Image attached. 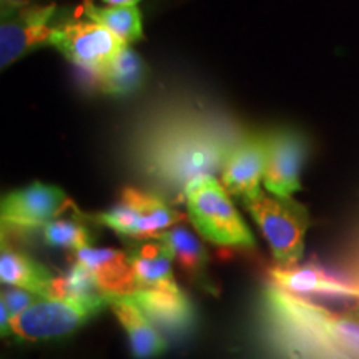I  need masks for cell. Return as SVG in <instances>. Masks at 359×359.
I'll use <instances>...</instances> for the list:
<instances>
[{"mask_svg":"<svg viewBox=\"0 0 359 359\" xmlns=\"http://www.w3.org/2000/svg\"><path fill=\"white\" fill-rule=\"evenodd\" d=\"M241 135L205 115L173 114L156 120L138 140L137 163L161 195L185 198V190L201 177L222 175Z\"/></svg>","mask_w":359,"mask_h":359,"instance_id":"1","label":"cell"},{"mask_svg":"<svg viewBox=\"0 0 359 359\" xmlns=\"http://www.w3.org/2000/svg\"><path fill=\"white\" fill-rule=\"evenodd\" d=\"M259 330L273 359H359V318L336 313L276 283L259 299Z\"/></svg>","mask_w":359,"mask_h":359,"instance_id":"2","label":"cell"},{"mask_svg":"<svg viewBox=\"0 0 359 359\" xmlns=\"http://www.w3.org/2000/svg\"><path fill=\"white\" fill-rule=\"evenodd\" d=\"M191 223L210 243L226 248H255L253 233L233 205L230 193L215 177H201L185 190Z\"/></svg>","mask_w":359,"mask_h":359,"instance_id":"3","label":"cell"},{"mask_svg":"<svg viewBox=\"0 0 359 359\" xmlns=\"http://www.w3.org/2000/svg\"><path fill=\"white\" fill-rule=\"evenodd\" d=\"M243 206L266 240L276 266H296L304 253V236L309 228L306 206L291 196H278L259 190Z\"/></svg>","mask_w":359,"mask_h":359,"instance_id":"4","label":"cell"},{"mask_svg":"<svg viewBox=\"0 0 359 359\" xmlns=\"http://www.w3.org/2000/svg\"><path fill=\"white\" fill-rule=\"evenodd\" d=\"M109 304L110 299L39 298L11 318L2 336H13L27 343L65 338L87 325Z\"/></svg>","mask_w":359,"mask_h":359,"instance_id":"5","label":"cell"},{"mask_svg":"<svg viewBox=\"0 0 359 359\" xmlns=\"http://www.w3.org/2000/svg\"><path fill=\"white\" fill-rule=\"evenodd\" d=\"M93 219L128 240H143L156 238L182 223L185 217L170 206L167 196L158 191L125 188L120 200Z\"/></svg>","mask_w":359,"mask_h":359,"instance_id":"6","label":"cell"},{"mask_svg":"<svg viewBox=\"0 0 359 359\" xmlns=\"http://www.w3.org/2000/svg\"><path fill=\"white\" fill-rule=\"evenodd\" d=\"M69 210L77 208L62 188L35 182L4 195L0 205L2 235L43 228Z\"/></svg>","mask_w":359,"mask_h":359,"instance_id":"7","label":"cell"},{"mask_svg":"<svg viewBox=\"0 0 359 359\" xmlns=\"http://www.w3.org/2000/svg\"><path fill=\"white\" fill-rule=\"evenodd\" d=\"M50 43L72 64L95 75L127 45L97 22H77L55 29Z\"/></svg>","mask_w":359,"mask_h":359,"instance_id":"8","label":"cell"},{"mask_svg":"<svg viewBox=\"0 0 359 359\" xmlns=\"http://www.w3.org/2000/svg\"><path fill=\"white\" fill-rule=\"evenodd\" d=\"M308 155V142L302 133L280 128L266 135V170L263 183L266 191L291 196L299 190L302 170Z\"/></svg>","mask_w":359,"mask_h":359,"instance_id":"9","label":"cell"},{"mask_svg":"<svg viewBox=\"0 0 359 359\" xmlns=\"http://www.w3.org/2000/svg\"><path fill=\"white\" fill-rule=\"evenodd\" d=\"M266 170V135L243 137L228 156L222 172V183L228 193L241 201L262 190Z\"/></svg>","mask_w":359,"mask_h":359,"instance_id":"10","label":"cell"},{"mask_svg":"<svg viewBox=\"0 0 359 359\" xmlns=\"http://www.w3.org/2000/svg\"><path fill=\"white\" fill-rule=\"evenodd\" d=\"M75 262L92 273L109 298L128 296L137 291V280L127 251L83 246L75 251Z\"/></svg>","mask_w":359,"mask_h":359,"instance_id":"11","label":"cell"},{"mask_svg":"<svg viewBox=\"0 0 359 359\" xmlns=\"http://www.w3.org/2000/svg\"><path fill=\"white\" fill-rule=\"evenodd\" d=\"M53 6L29 8L22 12L19 20L2 24L0 29V65L7 69L17 58L25 55L42 43H50L55 29L47 25L52 17Z\"/></svg>","mask_w":359,"mask_h":359,"instance_id":"12","label":"cell"},{"mask_svg":"<svg viewBox=\"0 0 359 359\" xmlns=\"http://www.w3.org/2000/svg\"><path fill=\"white\" fill-rule=\"evenodd\" d=\"M109 308L123 327L130 353L135 359H155L165 354L168 348L167 339L161 334L160 327L133 302L132 296L110 298Z\"/></svg>","mask_w":359,"mask_h":359,"instance_id":"13","label":"cell"},{"mask_svg":"<svg viewBox=\"0 0 359 359\" xmlns=\"http://www.w3.org/2000/svg\"><path fill=\"white\" fill-rule=\"evenodd\" d=\"M132 299L156 326L172 336L185 334L195 321V309L182 290H137Z\"/></svg>","mask_w":359,"mask_h":359,"instance_id":"14","label":"cell"},{"mask_svg":"<svg viewBox=\"0 0 359 359\" xmlns=\"http://www.w3.org/2000/svg\"><path fill=\"white\" fill-rule=\"evenodd\" d=\"M137 290H178L173 276V257L158 238L132 240L128 245Z\"/></svg>","mask_w":359,"mask_h":359,"instance_id":"15","label":"cell"},{"mask_svg":"<svg viewBox=\"0 0 359 359\" xmlns=\"http://www.w3.org/2000/svg\"><path fill=\"white\" fill-rule=\"evenodd\" d=\"M269 278L281 288L302 296H343L354 298V290L348 278H338L330 275L326 269L313 264L308 266H275L269 271Z\"/></svg>","mask_w":359,"mask_h":359,"instance_id":"16","label":"cell"},{"mask_svg":"<svg viewBox=\"0 0 359 359\" xmlns=\"http://www.w3.org/2000/svg\"><path fill=\"white\" fill-rule=\"evenodd\" d=\"M156 238L167 245L173 262L188 280L200 288L212 290V280L208 276V253L195 233L183 224H175Z\"/></svg>","mask_w":359,"mask_h":359,"instance_id":"17","label":"cell"},{"mask_svg":"<svg viewBox=\"0 0 359 359\" xmlns=\"http://www.w3.org/2000/svg\"><path fill=\"white\" fill-rule=\"evenodd\" d=\"M53 276L43 264L27 257L22 251H17L2 245L0 253V280L7 286H17L32 291V293L45 298L50 288Z\"/></svg>","mask_w":359,"mask_h":359,"instance_id":"18","label":"cell"},{"mask_svg":"<svg viewBox=\"0 0 359 359\" xmlns=\"http://www.w3.org/2000/svg\"><path fill=\"white\" fill-rule=\"evenodd\" d=\"M147 65L138 53L127 45L97 74L100 90L107 95H130L145 82Z\"/></svg>","mask_w":359,"mask_h":359,"instance_id":"19","label":"cell"},{"mask_svg":"<svg viewBox=\"0 0 359 359\" xmlns=\"http://www.w3.org/2000/svg\"><path fill=\"white\" fill-rule=\"evenodd\" d=\"M83 11L90 20L109 29L111 34H115L125 43L142 39V15L137 6L97 7L90 0H87Z\"/></svg>","mask_w":359,"mask_h":359,"instance_id":"20","label":"cell"},{"mask_svg":"<svg viewBox=\"0 0 359 359\" xmlns=\"http://www.w3.org/2000/svg\"><path fill=\"white\" fill-rule=\"evenodd\" d=\"M43 240L48 246L77 251L92 245V235L79 218H55L42 228Z\"/></svg>","mask_w":359,"mask_h":359,"instance_id":"21","label":"cell"},{"mask_svg":"<svg viewBox=\"0 0 359 359\" xmlns=\"http://www.w3.org/2000/svg\"><path fill=\"white\" fill-rule=\"evenodd\" d=\"M42 296L32 293V291L17 288V286H12L7 291H2V298H0V303H4L11 313V316H15L24 311L25 308H29L30 304L37 302Z\"/></svg>","mask_w":359,"mask_h":359,"instance_id":"22","label":"cell"},{"mask_svg":"<svg viewBox=\"0 0 359 359\" xmlns=\"http://www.w3.org/2000/svg\"><path fill=\"white\" fill-rule=\"evenodd\" d=\"M348 280L351 281V285H353V290H354V298H358V299H359V263H358L356 269H354V271L351 273V275L348 276Z\"/></svg>","mask_w":359,"mask_h":359,"instance_id":"23","label":"cell"},{"mask_svg":"<svg viewBox=\"0 0 359 359\" xmlns=\"http://www.w3.org/2000/svg\"><path fill=\"white\" fill-rule=\"evenodd\" d=\"M103 2L110 4V6H137L140 0H103Z\"/></svg>","mask_w":359,"mask_h":359,"instance_id":"24","label":"cell"},{"mask_svg":"<svg viewBox=\"0 0 359 359\" xmlns=\"http://www.w3.org/2000/svg\"><path fill=\"white\" fill-rule=\"evenodd\" d=\"M8 2H20V0H8Z\"/></svg>","mask_w":359,"mask_h":359,"instance_id":"25","label":"cell"}]
</instances>
